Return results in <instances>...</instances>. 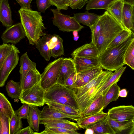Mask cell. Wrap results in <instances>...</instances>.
Masks as SVG:
<instances>
[{"instance_id":"1","label":"cell","mask_w":134,"mask_h":134,"mask_svg":"<svg viewBox=\"0 0 134 134\" xmlns=\"http://www.w3.org/2000/svg\"><path fill=\"white\" fill-rule=\"evenodd\" d=\"M18 13L21 23L29 44L35 45L41 37L46 34L43 32L46 28L43 22L42 16L40 13L31 9L20 8Z\"/></svg>"},{"instance_id":"2","label":"cell","mask_w":134,"mask_h":134,"mask_svg":"<svg viewBox=\"0 0 134 134\" xmlns=\"http://www.w3.org/2000/svg\"><path fill=\"white\" fill-rule=\"evenodd\" d=\"M98 19L100 23V30L96 46L100 55L125 28L106 10L100 15Z\"/></svg>"},{"instance_id":"3","label":"cell","mask_w":134,"mask_h":134,"mask_svg":"<svg viewBox=\"0 0 134 134\" xmlns=\"http://www.w3.org/2000/svg\"><path fill=\"white\" fill-rule=\"evenodd\" d=\"M134 33L125 41L110 49H105L99 55L100 66L103 69L114 71L125 65L124 56L126 49L133 38Z\"/></svg>"},{"instance_id":"4","label":"cell","mask_w":134,"mask_h":134,"mask_svg":"<svg viewBox=\"0 0 134 134\" xmlns=\"http://www.w3.org/2000/svg\"><path fill=\"white\" fill-rule=\"evenodd\" d=\"M44 100L67 105L80 111L74 90L64 85L57 83L45 91Z\"/></svg>"},{"instance_id":"5","label":"cell","mask_w":134,"mask_h":134,"mask_svg":"<svg viewBox=\"0 0 134 134\" xmlns=\"http://www.w3.org/2000/svg\"><path fill=\"white\" fill-rule=\"evenodd\" d=\"M113 72L107 70L100 74L96 83L86 93L76 99L81 113L87 108L95 99L97 93L103 86L110 78Z\"/></svg>"},{"instance_id":"6","label":"cell","mask_w":134,"mask_h":134,"mask_svg":"<svg viewBox=\"0 0 134 134\" xmlns=\"http://www.w3.org/2000/svg\"><path fill=\"white\" fill-rule=\"evenodd\" d=\"M64 58H60L49 63L41 74L40 84L46 91L57 83Z\"/></svg>"},{"instance_id":"7","label":"cell","mask_w":134,"mask_h":134,"mask_svg":"<svg viewBox=\"0 0 134 134\" xmlns=\"http://www.w3.org/2000/svg\"><path fill=\"white\" fill-rule=\"evenodd\" d=\"M51 10L54 15L53 24L59 30L63 32L79 31L84 28L73 16L64 14L57 9Z\"/></svg>"},{"instance_id":"8","label":"cell","mask_w":134,"mask_h":134,"mask_svg":"<svg viewBox=\"0 0 134 134\" xmlns=\"http://www.w3.org/2000/svg\"><path fill=\"white\" fill-rule=\"evenodd\" d=\"M44 91L39 83L22 92L19 99L22 103L27 104L30 106L41 107L45 104Z\"/></svg>"},{"instance_id":"9","label":"cell","mask_w":134,"mask_h":134,"mask_svg":"<svg viewBox=\"0 0 134 134\" xmlns=\"http://www.w3.org/2000/svg\"><path fill=\"white\" fill-rule=\"evenodd\" d=\"M20 52L12 44V48L0 69V87L3 86L9 75L18 64Z\"/></svg>"},{"instance_id":"10","label":"cell","mask_w":134,"mask_h":134,"mask_svg":"<svg viewBox=\"0 0 134 134\" xmlns=\"http://www.w3.org/2000/svg\"><path fill=\"white\" fill-rule=\"evenodd\" d=\"M107 113L111 119L121 122L134 121V107L132 105L114 107Z\"/></svg>"},{"instance_id":"11","label":"cell","mask_w":134,"mask_h":134,"mask_svg":"<svg viewBox=\"0 0 134 134\" xmlns=\"http://www.w3.org/2000/svg\"><path fill=\"white\" fill-rule=\"evenodd\" d=\"M26 37L21 23L16 24L8 27L3 32L1 38L3 43L16 44Z\"/></svg>"},{"instance_id":"12","label":"cell","mask_w":134,"mask_h":134,"mask_svg":"<svg viewBox=\"0 0 134 134\" xmlns=\"http://www.w3.org/2000/svg\"><path fill=\"white\" fill-rule=\"evenodd\" d=\"M99 58H89L75 57L72 58L73 59L76 73H78L100 66Z\"/></svg>"},{"instance_id":"13","label":"cell","mask_w":134,"mask_h":134,"mask_svg":"<svg viewBox=\"0 0 134 134\" xmlns=\"http://www.w3.org/2000/svg\"><path fill=\"white\" fill-rule=\"evenodd\" d=\"M40 124L44 126L58 127L75 131L79 129L77 123L64 119H41Z\"/></svg>"},{"instance_id":"14","label":"cell","mask_w":134,"mask_h":134,"mask_svg":"<svg viewBox=\"0 0 134 134\" xmlns=\"http://www.w3.org/2000/svg\"><path fill=\"white\" fill-rule=\"evenodd\" d=\"M72 58L75 57L89 58L99 57V54L96 46L86 44L76 49L71 54Z\"/></svg>"},{"instance_id":"15","label":"cell","mask_w":134,"mask_h":134,"mask_svg":"<svg viewBox=\"0 0 134 134\" xmlns=\"http://www.w3.org/2000/svg\"><path fill=\"white\" fill-rule=\"evenodd\" d=\"M75 72H76V70L73 59L72 58H64L57 83L64 85L68 78Z\"/></svg>"},{"instance_id":"16","label":"cell","mask_w":134,"mask_h":134,"mask_svg":"<svg viewBox=\"0 0 134 134\" xmlns=\"http://www.w3.org/2000/svg\"><path fill=\"white\" fill-rule=\"evenodd\" d=\"M41 119L67 118L76 121L80 118L64 114L47 105L44 107L41 112Z\"/></svg>"},{"instance_id":"17","label":"cell","mask_w":134,"mask_h":134,"mask_svg":"<svg viewBox=\"0 0 134 134\" xmlns=\"http://www.w3.org/2000/svg\"><path fill=\"white\" fill-rule=\"evenodd\" d=\"M103 71V68L100 66L95 68L77 73V79L74 83L75 88L85 85Z\"/></svg>"},{"instance_id":"18","label":"cell","mask_w":134,"mask_h":134,"mask_svg":"<svg viewBox=\"0 0 134 134\" xmlns=\"http://www.w3.org/2000/svg\"><path fill=\"white\" fill-rule=\"evenodd\" d=\"M107 113L103 110L94 115L84 118H80L76 121L79 127L85 129L89 128L104 119L107 116Z\"/></svg>"},{"instance_id":"19","label":"cell","mask_w":134,"mask_h":134,"mask_svg":"<svg viewBox=\"0 0 134 134\" xmlns=\"http://www.w3.org/2000/svg\"><path fill=\"white\" fill-rule=\"evenodd\" d=\"M134 4L124 3L122 15V24L126 29L133 31Z\"/></svg>"},{"instance_id":"20","label":"cell","mask_w":134,"mask_h":134,"mask_svg":"<svg viewBox=\"0 0 134 134\" xmlns=\"http://www.w3.org/2000/svg\"><path fill=\"white\" fill-rule=\"evenodd\" d=\"M109 121L115 134L134 133V121L121 122L109 118Z\"/></svg>"},{"instance_id":"21","label":"cell","mask_w":134,"mask_h":134,"mask_svg":"<svg viewBox=\"0 0 134 134\" xmlns=\"http://www.w3.org/2000/svg\"><path fill=\"white\" fill-rule=\"evenodd\" d=\"M20 68L19 72L20 74V85L22 86L24 80L28 72L30 70L36 68V64L29 58L27 52L20 57Z\"/></svg>"},{"instance_id":"22","label":"cell","mask_w":134,"mask_h":134,"mask_svg":"<svg viewBox=\"0 0 134 134\" xmlns=\"http://www.w3.org/2000/svg\"><path fill=\"white\" fill-rule=\"evenodd\" d=\"M0 21L7 28L13 25L12 12L8 0H2L0 2Z\"/></svg>"},{"instance_id":"23","label":"cell","mask_w":134,"mask_h":134,"mask_svg":"<svg viewBox=\"0 0 134 134\" xmlns=\"http://www.w3.org/2000/svg\"><path fill=\"white\" fill-rule=\"evenodd\" d=\"M41 74L36 68L31 69L27 73L21 87V92L39 83Z\"/></svg>"},{"instance_id":"24","label":"cell","mask_w":134,"mask_h":134,"mask_svg":"<svg viewBox=\"0 0 134 134\" xmlns=\"http://www.w3.org/2000/svg\"><path fill=\"white\" fill-rule=\"evenodd\" d=\"M104 96L101 94L96 98L82 112L81 118H84L97 113L104 109Z\"/></svg>"},{"instance_id":"25","label":"cell","mask_w":134,"mask_h":134,"mask_svg":"<svg viewBox=\"0 0 134 134\" xmlns=\"http://www.w3.org/2000/svg\"><path fill=\"white\" fill-rule=\"evenodd\" d=\"M52 36L51 34H46L42 36L35 44L41 55L47 61H49L51 57L48 44Z\"/></svg>"},{"instance_id":"26","label":"cell","mask_w":134,"mask_h":134,"mask_svg":"<svg viewBox=\"0 0 134 134\" xmlns=\"http://www.w3.org/2000/svg\"><path fill=\"white\" fill-rule=\"evenodd\" d=\"M41 111L38 107L30 106L27 121L29 126L35 131L38 132L41 120Z\"/></svg>"},{"instance_id":"27","label":"cell","mask_w":134,"mask_h":134,"mask_svg":"<svg viewBox=\"0 0 134 134\" xmlns=\"http://www.w3.org/2000/svg\"><path fill=\"white\" fill-rule=\"evenodd\" d=\"M126 66L122 67L112 73L110 78L100 89L97 93L95 99L102 94L105 96L110 87L114 83L120 80L122 75L125 71Z\"/></svg>"},{"instance_id":"28","label":"cell","mask_w":134,"mask_h":134,"mask_svg":"<svg viewBox=\"0 0 134 134\" xmlns=\"http://www.w3.org/2000/svg\"><path fill=\"white\" fill-rule=\"evenodd\" d=\"M100 16L87 11L84 13L75 14L73 17L79 23H81L90 27L94 24Z\"/></svg>"},{"instance_id":"29","label":"cell","mask_w":134,"mask_h":134,"mask_svg":"<svg viewBox=\"0 0 134 134\" xmlns=\"http://www.w3.org/2000/svg\"><path fill=\"white\" fill-rule=\"evenodd\" d=\"M124 4L122 0H116L110 4L106 10L122 25V15Z\"/></svg>"},{"instance_id":"30","label":"cell","mask_w":134,"mask_h":134,"mask_svg":"<svg viewBox=\"0 0 134 134\" xmlns=\"http://www.w3.org/2000/svg\"><path fill=\"white\" fill-rule=\"evenodd\" d=\"M108 115L103 120L90 128L93 130L94 134H115L109 121Z\"/></svg>"},{"instance_id":"31","label":"cell","mask_w":134,"mask_h":134,"mask_svg":"<svg viewBox=\"0 0 134 134\" xmlns=\"http://www.w3.org/2000/svg\"><path fill=\"white\" fill-rule=\"evenodd\" d=\"M44 103L54 108L65 114L81 118L80 112L67 105L59 104L55 102L44 101Z\"/></svg>"},{"instance_id":"32","label":"cell","mask_w":134,"mask_h":134,"mask_svg":"<svg viewBox=\"0 0 134 134\" xmlns=\"http://www.w3.org/2000/svg\"><path fill=\"white\" fill-rule=\"evenodd\" d=\"M8 96L12 99H19L21 91L20 82H16L13 80L8 81L5 86Z\"/></svg>"},{"instance_id":"33","label":"cell","mask_w":134,"mask_h":134,"mask_svg":"<svg viewBox=\"0 0 134 134\" xmlns=\"http://www.w3.org/2000/svg\"><path fill=\"white\" fill-rule=\"evenodd\" d=\"M14 112L11 104L4 94L0 92V116L10 119Z\"/></svg>"},{"instance_id":"34","label":"cell","mask_w":134,"mask_h":134,"mask_svg":"<svg viewBox=\"0 0 134 134\" xmlns=\"http://www.w3.org/2000/svg\"><path fill=\"white\" fill-rule=\"evenodd\" d=\"M120 90V87L117 83H114L110 87L104 96V109L111 102L116 101L118 99L119 92Z\"/></svg>"},{"instance_id":"35","label":"cell","mask_w":134,"mask_h":134,"mask_svg":"<svg viewBox=\"0 0 134 134\" xmlns=\"http://www.w3.org/2000/svg\"><path fill=\"white\" fill-rule=\"evenodd\" d=\"M133 33V31L125 28L121 31L108 44L105 49L113 48L123 42Z\"/></svg>"},{"instance_id":"36","label":"cell","mask_w":134,"mask_h":134,"mask_svg":"<svg viewBox=\"0 0 134 134\" xmlns=\"http://www.w3.org/2000/svg\"><path fill=\"white\" fill-rule=\"evenodd\" d=\"M116 0H89L87 3L86 9H104L107 10L109 6Z\"/></svg>"},{"instance_id":"37","label":"cell","mask_w":134,"mask_h":134,"mask_svg":"<svg viewBox=\"0 0 134 134\" xmlns=\"http://www.w3.org/2000/svg\"><path fill=\"white\" fill-rule=\"evenodd\" d=\"M9 134H17L23 128L21 119L13 113L9 120Z\"/></svg>"},{"instance_id":"38","label":"cell","mask_w":134,"mask_h":134,"mask_svg":"<svg viewBox=\"0 0 134 134\" xmlns=\"http://www.w3.org/2000/svg\"><path fill=\"white\" fill-rule=\"evenodd\" d=\"M44 130L40 132H35V134H78L76 131L56 127L45 126Z\"/></svg>"},{"instance_id":"39","label":"cell","mask_w":134,"mask_h":134,"mask_svg":"<svg viewBox=\"0 0 134 134\" xmlns=\"http://www.w3.org/2000/svg\"><path fill=\"white\" fill-rule=\"evenodd\" d=\"M125 64H127L132 70L134 69V37L128 46L124 56Z\"/></svg>"},{"instance_id":"40","label":"cell","mask_w":134,"mask_h":134,"mask_svg":"<svg viewBox=\"0 0 134 134\" xmlns=\"http://www.w3.org/2000/svg\"><path fill=\"white\" fill-rule=\"evenodd\" d=\"M58 40L55 46L50 50L51 57L55 58L64 55V49L63 45V40L58 35L56 34Z\"/></svg>"},{"instance_id":"41","label":"cell","mask_w":134,"mask_h":134,"mask_svg":"<svg viewBox=\"0 0 134 134\" xmlns=\"http://www.w3.org/2000/svg\"><path fill=\"white\" fill-rule=\"evenodd\" d=\"M90 28L91 31V43L96 46L100 34V23L98 19L94 24Z\"/></svg>"},{"instance_id":"42","label":"cell","mask_w":134,"mask_h":134,"mask_svg":"<svg viewBox=\"0 0 134 134\" xmlns=\"http://www.w3.org/2000/svg\"><path fill=\"white\" fill-rule=\"evenodd\" d=\"M12 48V44L3 43L0 45V69Z\"/></svg>"},{"instance_id":"43","label":"cell","mask_w":134,"mask_h":134,"mask_svg":"<svg viewBox=\"0 0 134 134\" xmlns=\"http://www.w3.org/2000/svg\"><path fill=\"white\" fill-rule=\"evenodd\" d=\"M24 104L18 110L14 111L15 113L20 118L27 119L30 106L26 104Z\"/></svg>"},{"instance_id":"44","label":"cell","mask_w":134,"mask_h":134,"mask_svg":"<svg viewBox=\"0 0 134 134\" xmlns=\"http://www.w3.org/2000/svg\"><path fill=\"white\" fill-rule=\"evenodd\" d=\"M0 118L1 126L0 134H9V118L5 116H0Z\"/></svg>"},{"instance_id":"45","label":"cell","mask_w":134,"mask_h":134,"mask_svg":"<svg viewBox=\"0 0 134 134\" xmlns=\"http://www.w3.org/2000/svg\"><path fill=\"white\" fill-rule=\"evenodd\" d=\"M36 4L38 11L42 13L52 5L50 0H36Z\"/></svg>"},{"instance_id":"46","label":"cell","mask_w":134,"mask_h":134,"mask_svg":"<svg viewBox=\"0 0 134 134\" xmlns=\"http://www.w3.org/2000/svg\"><path fill=\"white\" fill-rule=\"evenodd\" d=\"M88 0H71L69 6L72 9H81L87 3Z\"/></svg>"},{"instance_id":"47","label":"cell","mask_w":134,"mask_h":134,"mask_svg":"<svg viewBox=\"0 0 134 134\" xmlns=\"http://www.w3.org/2000/svg\"><path fill=\"white\" fill-rule=\"evenodd\" d=\"M52 5L55 6L57 9L59 10H66L68 9L65 3V0H50Z\"/></svg>"},{"instance_id":"48","label":"cell","mask_w":134,"mask_h":134,"mask_svg":"<svg viewBox=\"0 0 134 134\" xmlns=\"http://www.w3.org/2000/svg\"><path fill=\"white\" fill-rule=\"evenodd\" d=\"M76 73V72H75L70 75L67 79L64 84L66 86L72 90H74L75 88L73 78L74 75Z\"/></svg>"},{"instance_id":"49","label":"cell","mask_w":134,"mask_h":134,"mask_svg":"<svg viewBox=\"0 0 134 134\" xmlns=\"http://www.w3.org/2000/svg\"><path fill=\"white\" fill-rule=\"evenodd\" d=\"M21 7V8L31 9L30 7L31 3L32 0H15Z\"/></svg>"},{"instance_id":"50","label":"cell","mask_w":134,"mask_h":134,"mask_svg":"<svg viewBox=\"0 0 134 134\" xmlns=\"http://www.w3.org/2000/svg\"><path fill=\"white\" fill-rule=\"evenodd\" d=\"M34 132L31 128L29 126H28L24 128H22L20 130L17 134H35Z\"/></svg>"},{"instance_id":"51","label":"cell","mask_w":134,"mask_h":134,"mask_svg":"<svg viewBox=\"0 0 134 134\" xmlns=\"http://www.w3.org/2000/svg\"><path fill=\"white\" fill-rule=\"evenodd\" d=\"M58 39L56 34L52 35V36L49 41L48 47L49 49L51 50L56 45Z\"/></svg>"},{"instance_id":"52","label":"cell","mask_w":134,"mask_h":134,"mask_svg":"<svg viewBox=\"0 0 134 134\" xmlns=\"http://www.w3.org/2000/svg\"><path fill=\"white\" fill-rule=\"evenodd\" d=\"M128 94L127 91L125 88L120 90L119 92V96L121 97H126Z\"/></svg>"},{"instance_id":"53","label":"cell","mask_w":134,"mask_h":134,"mask_svg":"<svg viewBox=\"0 0 134 134\" xmlns=\"http://www.w3.org/2000/svg\"><path fill=\"white\" fill-rule=\"evenodd\" d=\"M86 129L85 133V134H94L93 130L91 128H87Z\"/></svg>"},{"instance_id":"54","label":"cell","mask_w":134,"mask_h":134,"mask_svg":"<svg viewBox=\"0 0 134 134\" xmlns=\"http://www.w3.org/2000/svg\"><path fill=\"white\" fill-rule=\"evenodd\" d=\"M124 3L134 4V0H122Z\"/></svg>"},{"instance_id":"55","label":"cell","mask_w":134,"mask_h":134,"mask_svg":"<svg viewBox=\"0 0 134 134\" xmlns=\"http://www.w3.org/2000/svg\"><path fill=\"white\" fill-rule=\"evenodd\" d=\"M71 0H65V5L68 7H69V4Z\"/></svg>"},{"instance_id":"56","label":"cell","mask_w":134,"mask_h":134,"mask_svg":"<svg viewBox=\"0 0 134 134\" xmlns=\"http://www.w3.org/2000/svg\"><path fill=\"white\" fill-rule=\"evenodd\" d=\"M78 31H73V34L74 37H76L78 36Z\"/></svg>"},{"instance_id":"57","label":"cell","mask_w":134,"mask_h":134,"mask_svg":"<svg viewBox=\"0 0 134 134\" xmlns=\"http://www.w3.org/2000/svg\"><path fill=\"white\" fill-rule=\"evenodd\" d=\"M79 38V37L78 36L77 37H74V40L75 41H76L78 40Z\"/></svg>"},{"instance_id":"58","label":"cell","mask_w":134,"mask_h":134,"mask_svg":"<svg viewBox=\"0 0 134 134\" xmlns=\"http://www.w3.org/2000/svg\"><path fill=\"white\" fill-rule=\"evenodd\" d=\"M1 118H0V131L1 129Z\"/></svg>"},{"instance_id":"59","label":"cell","mask_w":134,"mask_h":134,"mask_svg":"<svg viewBox=\"0 0 134 134\" xmlns=\"http://www.w3.org/2000/svg\"><path fill=\"white\" fill-rule=\"evenodd\" d=\"M2 0H0V2Z\"/></svg>"}]
</instances>
